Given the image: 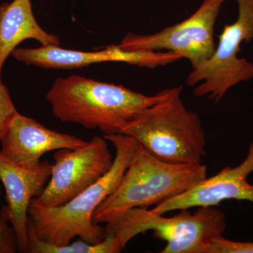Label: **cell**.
I'll use <instances>...</instances> for the list:
<instances>
[{"label": "cell", "mask_w": 253, "mask_h": 253, "mask_svg": "<svg viewBox=\"0 0 253 253\" xmlns=\"http://www.w3.org/2000/svg\"><path fill=\"white\" fill-rule=\"evenodd\" d=\"M168 89L146 96L126 86L72 75L56 79L46 95L51 111L63 123L121 134L126 123L164 97Z\"/></svg>", "instance_id": "6da1fadb"}, {"label": "cell", "mask_w": 253, "mask_h": 253, "mask_svg": "<svg viewBox=\"0 0 253 253\" xmlns=\"http://www.w3.org/2000/svg\"><path fill=\"white\" fill-rule=\"evenodd\" d=\"M103 136L116 148L113 164L107 174L63 206L43 208L31 201L28 216L40 239L58 246H68L77 236L90 244L104 241L105 228L93 222V214L96 208L121 185L134 156L137 141L124 134Z\"/></svg>", "instance_id": "7a4b0ae2"}, {"label": "cell", "mask_w": 253, "mask_h": 253, "mask_svg": "<svg viewBox=\"0 0 253 253\" xmlns=\"http://www.w3.org/2000/svg\"><path fill=\"white\" fill-rule=\"evenodd\" d=\"M205 165L174 164L138 142L121 185L95 210L94 224L107 223L133 208H149L191 189L207 178Z\"/></svg>", "instance_id": "3957f363"}, {"label": "cell", "mask_w": 253, "mask_h": 253, "mask_svg": "<svg viewBox=\"0 0 253 253\" xmlns=\"http://www.w3.org/2000/svg\"><path fill=\"white\" fill-rule=\"evenodd\" d=\"M183 86L126 123L121 134L132 136L151 154L174 164L199 165L206 154V134L197 113L186 109Z\"/></svg>", "instance_id": "277c9868"}, {"label": "cell", "mask_w": 253, "mask_h": 253, "mask_svg": "<svg viewBox=\"0 0 253 253\" xmlns=\"http://www.w3.org/2000/svg\"><path fill=\"white\" fill-rule=\"evenodd\" d=\"M194 214L182 212L164 217L148 208H136L126 211L105 227L123 248L133 238L146 231L166 241L161 253H206L209 245L226 230L225 214L214 206L199 207Z\"/></svg>", "instance_id": "5b68a950"}, {"label": "cell", "mask_w": 253, "mask_h": 253, "mask_svg": "<svg viewBox=\"0 0 253 253\" xmlns=\"http://www.w3.org/2000/svg\"><path fill=\"white\" fill-rule=\"evenodd\" d=\"M239 16L235 22L225 25L219 36V44L212 57L192 69L186 79L188 86L199 84L196 97L208 96L218 102L230 88L253 78V63L239 59L241 44L253 38V0H236Z\"/></svg>", "instance_id": "8992f818"}, {"label": "cell", "mask_w": 253, "mask_h": 253, "mask_svg": "<svg viewBox=\"0 0 253 253\" xmlns=\"http://www.w3.org/2000/svg\"><path fill=\"white\" fill-rule=\"evenodd\" d=\"M226 1L204 0L194 14L181 22L154 34L129 33L118 46L126 51H173L189 60L194 69L214 54V26Z\"/></svg>", "instance_id": "52a82bcc"}, {"label": "cell", "mask_w": 253, "mask_h": 253, "mask_svg": "<svg viewBox=\"0 0 253 253\" xmlns=\"http://www.w3.org/2000/svg\"><path fill=\"white\" fill-rule=\"evenodd\" d=\"M50 181L32 202L43 208L63 206L109 172L113 158L104 136H94L77 149L58 150Z\"/></svg>", "instance_id": "ba28073f"}, {"label": "cell", "mask_w": 253, "mask_h": 253, "mask_svg": "<svg viewBox=\"0 0 253 253\" xmlns=\"http://www.w3.org/2000/svg\"><path fill=\"white\" fill-rule=\"evenodd\" d=\"M11 56L28 66L45 69H77L106 62H123L139 67L155 68L184 59L173 51H126L118 45L107 46L96 51H81L63 49L60 46L39 48H16Z\"/></svg>", "instance_id": "9c48e42d"}, {"label": "cell", "mask_w": 253, "mask_h": 253, "mask_svg": "<svg viewBox=\"0 0 253 253\" xmlns=\"http://www.w3.org/2000/svg\"><path fill=\"white\" fill-rule=\"evenodd\" d=\"M53 165L47 161L28 169L4 157L0 151V181L6 191V205L0 215L11 223L17 240V252L29 253L27 223L28 207L33 198L41 196L51 177Z\"/></svg>", "instance_id": "30bf717a"}, {"label": "cell", "mask_w": 253, "mask_h": 253, "mask_svg": "<svg viewBox=\"0 0 253 253\" xmlns=\"http://www.w3.org/2000/svg\"><path fill=\"white\" fill-rule=\"evenodd\" d=\"M253 172V142L246 159L236 167L224 168L175 197L166 200L151 209L158 214L195 207L216 206L225 200L251 201L253 204V183L247 181Z\"/></svg>", "instance_id": "8fae6325"}, {"label": "cell", "mask_w": 253, "mask_h": 253, "mask_svg": "<svg viewBox=\"0 0 253 253\" xmlns=\"http://www.w3.org/2000/svg\"><path fill=\"white\" fill-rule=\"evenodd\" d=\"M0 141L3 156L28 169L39 167L41 158L46 153L77 149L87 143L77 136L48 129L36 120L20 113Z\"/></svg>", "instance_id": "7c38bea8"}, {"label": "cell", "mask_w": 253, "mask_h": 253, "mask_svg": "<svg viewBox=\"0 0 253 253\" xmlns=\"http://www.w3.org/2000/svg\"><path fill=\"white\" fill-rule=\"evenodd\" d=\"M32 39L41 46H60L59 36L44 31L37 22L31 0H13L0 4V77L8 57L23 42Z\"/></svg>", "instance_id": "4fadbf2b"}, {"label": "cell", "mask_w": 253, "mask_h": 253, "mask_svg": "<svg viewBox=\"0 0 253 253\" xmlns=\"http://www.w3.org/2000/svg\"><path fill=\"white\" fill-rule=\"evenodd\" d=\"M27 233L29 253H119L124 249L112 234H106L104 241L97 244H88L82 239L66 246L48 244L37 236L29 217Z\"/></svg>", "instance_id": "5bb4252c"}, {"label": "cell", "mask_w": 253, "mask_h": 253, "mask_svg": "<svg viewBox=\"0 0 253 253\" xmlns=\"http://www.w3.org/2000/svg\"><path fill=\"white\" fill-rule=\"evenodd\" d=\"M18 113L7 86L2 83L0 77V139L9 129Z\"/></svg>", "instance_id": "9a60e30c"}, {"label": "cell", "mask_w": 253, "mask_h": 253, "mask_svg": "<svg viewBox=\"0 0 253 253\" xmlns=\"http://www.w3.org/2000/svg\"><path fill=\"white\" fill-rule=\"evenodd\" d=\"M206 253H253V242H236L221 236L209 245Z\"/></svg>", "instance_id": "2e32d148"}, {"label": "cell", "mask_w": 253, "mask_h": 253, "mask_svg": "<svg viewBox=\"0 0 253 253\" xmlns=\"http://www.w3.org/2000/svg\"><path fill=\"white\" fill-rule=\"evenodd\" d=\"M1 196V190H0ZM0 215V253L17 252V240L12 226Z\"/></svg>", "instance_id": "e0dca14e"}, {"label": "cell", "mask_w": 253, "mask_h": 253, "mask_svg": "<svg viewBox=\"0 0 253 253\" xmlns=\"http://www.w3.org/2000/svg\"><path fill=\"white\" fill-rule=\"evenodd\" d=\"M38 1H40V0H38Z\"/></svg>", "instance_id": "ac0fdd59"}]
</instances>
